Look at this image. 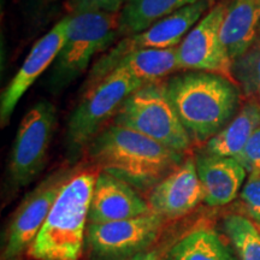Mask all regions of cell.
<instances>
[{"label": "cell", "mask_w": 260, "mask_h": 260, "mask_svg": "<svg viewBox=\"0 0 260 260\" xmlns=\"http://www.w3.org/2000/svg\"><path fill=\"white\" fill-rule=\"evenodd\" d=\"M87 154L100 170L139 190H152L183 162V153L116 124L90 142Z\"/></svg>", "instance_id": "cell-1"}, {"label": "cell", "mask_w": 260, "mask_h": 260, "mask_svg": "<svg viewBox=\"0 0 260 260\" xmlns=\"http://www.w3.org/2000/svg\"><path fill=\"white\" fill-rule=\"evenodd\" d=\"M168 96L191 140L209 141L235 117L240 93L230 79L183 71L165 82Z\"/></svg>", "instance_id": "cell-2"}, {"label": "cell", "mask_w": 260, "mask_h": 260, "mask_svg": "<svg viewBox=\"0 0 260 260\" xmlns=\"http://www.w3.org/2000/svg\"><path fill=\"white\" fill-rule=\"evenodd\" d=\"M98 174L82 171L65 183L27 254L35 260H80Z\"/></svg>", "instance_id": "cell-3"}, {"label": "cell", "mask_w": 260, "mask_h": 260, "mask_svg": "<svg viewBox=\"0 0 260 260\" xmlns=\"http://www.w3.org/2000/svg\"><path fill=\"white\" fill-rule=\"evenodd\" d=\"M68 18L67 38L48 76L54 94L67 89L88 69L95 54L109 50L119 38V14L87 12Z\"/></svg>", "instance_id": "cell-4"}, {"label": "cell", "mask_w": 260, "mask_h": 260, "mask_svg": "<svg viewBox=\"0 0 260 260\" xmlns=\"http://www.w3.org/2000/svg\"><path fill=\"white\" fill-rule=\"evenodd\" d=\"M113 124L132 129L174 151L184 153L191 139L169 99L165 84L142 86L125 100Z\"/></svg>", "instance_id": "cell-5"}, {"label": "cell", "mask_w": 260, "mask_h": 260, "mask_svg": "<svg viewBox=\"0 0 260 260\" xmlns=\"http://www.w3.org/2000/svg\"><path fill=\"white\" fill-rule=\"evenodd\" d=\"M145 86L134 77L113 71L87 89L71 112L67 128V147L71 155L87 149L90 142L115 118L119 109L135 90Z\"/></svg>", "instance_id": "cell-6"}, {"label": "cell", "mask_w": 260, "mask_h": 260, "mask_svg": "<svg viewBox=\"0 0 260 260\" xmlns=\"http://www.w3.org/2000/svg\"><path fill=\"white\" fill-rule=\"evenodd\" d=\"M211 4L212 0H199L193 5L161 18L138 34L123 38L94 64L84 84V89L92 88L109 76L117 63L126 54L140 50H167L177 47L191 28L209 12L207 10Z\"/></svg>", "instance_id": "cell-7"}, {"label": "cell", "mask_w": 260, "mask_h": 260, "mask_svg": "<svg viewBox=\"0 0 260 260\" xmlns=\"http://www.w3.org/2000/svg\"><path fill=\"white\" fill-rule=\"evenodd\" d=\"M57 126V110L47 100L35 104L19 123L9 160V180L14 189L37 180L46 165Z\"/></svg>", "instance_id": "cell-8"}, {"label": "cell", "mask_w": 260, "mask_h": 260, "mask_svg": "<svg viewBox=\"0 0 260 260\" xmlns=\"http://www.w3.org/2000/svg\"><path fill=\"white\" fill-rule=\"evenodd\" d=\"M165 219L157 213L117 222L88 223L86 248L88 260H130L157 241Z\"/></svg>", "instance_id": "cell-9"}, {"label": "cell", "mask_w": 260, "mask_h": 260, "mask_svg": "<svg viewBox=\"0 0 260 260\" xmlns=\"http://www.w3.org/2000/svg\"><path fill=\"white\" fill-rule=\"evenodd\" d=\"M74 175V171H58L27 194L6 228L2 260H19L28 253L60 190Z\"/></svg>", "instance_id": "cell-10"}, {"label": "cell", "mask_w": 260, "mask_h": 260, "mask_svg": "<svg viewBox=\"0 0 260 260\" xmlns=\"http://www.w3.org/2000/svg\"><path fill=\"white\" fill-rule=\"evenodd\" d=\"M226 6L217 4L191 28L177 46V61L181 71H205L232 80L233 60L220 39V28Z\"/></svg>", "instance_id": "cell-11"}, {"label": "cell", "mask_w": 260, "mask_h": 260, "mask_svg": "<svg viewBox=\"0 0 260 260\" xmlns=\"http://www.w3.org/2000/svg\"><path fill=\"white\" fill-rule=\"evenodd\" d=\"M68 21L64 17L53 25L50 31L35 42L27 58L17 73L2 93L0 99V123L2 126L9 124L12 112L21 98L37 82V80L53 65L63 47L67 38Z\"/></svg>", "instance_id": "cell-12"}, {"label": "cell", "mask_w": 260, "mask_h": 260, "mask_svg": "<svg viewBox=\"0 0 260 260\" xmlns=\"http://www.w3.org/2000/svg\"><path fill=\"white\" fill-rule=\"evenodd\" d=\"M204 201V190L195 160L188 158L151 190L148 205L152 212L165 220L181 218Z\"/></svg>", "instance_id": "cell-13"}, {"label": "cell", "mask_w": 260, "mask_h": 260, "mask_svg": "<svg viewBox=\"0 0 260 260\" xmlns=\"http://www.w3.org/2000/svg\"><path fill=\"white\" fill-rule=\"evenodd\" d=\"M152 212L134 187L105 171L98 174L90 200L88 223L125 220Z\"/></svg>", "instance_id": "cell-14"}, {"label": "cell", "mask_w": 260, "mask_h": 260, "mask_svg": "<svg viewBox=\"0 0 260 260\" xmlns=\"http://www.w3.org/2000/svg\"><path fill=\"white\" fill-rule=\"evenodd\" d=\"M198 176L204 190V203L217 207L236 199L245 183L246 169L230 157L201 153L195 158Z\"/></svg>", "instance_id": "cell-15"}, {"label": "cell", "mask_w": 260, "mask_h": 260, "mask_svg": "<svg viewBox=\"0 0 260 260\" xmlns=\"http://www.w3.org/2000/svg\"><path fill=\"white\" fill-rule=\"evenodd\" d=\"M260 34L259 0H233L226 6L220 39L233 61L245 54L258 41Z\"/></svg>", "instance_id": "cell-16"}, {"label": "cell", "mask_w": 260, "mask_h": 260, "mask_svg": "<svg viewBox=\"0 0 260 260\" xmlns=\"http://www.w3.org/2000/svg\"><path fill=\"white\" fill-rule=\"evenodd\" d=\"M260 126V105L248 103L218 134L206 142L205 153L235 158Z\"/></svg>", "instance_id": "cell-17"}, {"label": "cell", "mask_w": 260, "mask_h": 260, "mask_svg": "<svg viewBox=\"0 0 260 260\" xmlns=\"http://www.w3.org/2000/svg\"><path fill=\"white\" fill-rule=\"evenodd\" d=\"M180 70L177 47L167 50H140L126 54L117 63L113 71H121L141 83H158L169 75ZM112 71V73H113Z\"/></svg>", "instance_id": "cell-18"}, {"label": "cell", "mask_w": 260, "mask_h": 260, "mask_svg": "<svg viewBox=\"0 0 260 260\" xmlns=\"http://www.w3.org/2000/svg\"><path fill=\"white\" fill-rule=\"evenodd\" d=\"M199 0H126L119 14V38L132 37Z\"/></svg>", "instance_id": "cell-19"}, {"label": "cell", "mask_w": 260, "mask_h": 260, "mask_svg": "<svg viewBox=\"0 0 260 260\" xmlns=\"http://www.w3.org/2000/svg\"><path fill=\"white\" fill-rule=\"evenodd\" d=\"M167 260H235L220 236L210 228H199L171 246Z\"/></svg>", "instance_id": "cell-20"}, {"label": "cell", "mask_w": 260, "mask_h": 260, "mask_svg": "<svg viewBox=\"0 0 260 260\" xmlns=\"http://www.w3.org/2000/svg\"><path fill=\"white\" fill-rule=\"evenodd\" d=\"M223 226L240 260H260V230L256 223L241 214H230L224 218Z\"/></svg>", "instance_id": "cell-21"}, {"label": "cell", "mask_w": 260, "mask_h": 260, "mask_svg": "<svg viewBox=\"0 0 260 260\" xmlns=\"http://www.w3.org/2000/svg\"><path fill=\"white\" fill-rule=\"evenodd\" d=\"M232 76L247 96L256 98L260 102V39L233 61Z\"/></svg>", "instance_id": "cell-22"}, {"label": "cell", "mask_w": 260, "mask_h": 260, "mask_svg": "<svg viewBox=\"0 0 260 260\" xmlns=\"http://www.w3.org/2000/svg\"><path fill=\"white\" fill-rule=\"evenodd\" d=\"M126 0H67L65 9L69 15L104 12V14H121Z\"/></svg>", "instance_id": "cell-23"}, {"label": "cell", "mask_w": 260, "mask_h": 260, "mask_svg": "<svg viewBox=\"0 0 260 260\" xmlns=\"http://www.w3.org/2000/svg\"><path fill=\"white\" fill-rule=\"evenodd\" d=\"M240 199L247 214L255 223H260V174L249 175L240 191Z\"/></svg>", "instance_id": "cell-24"}, {"label": "cell", "mask_w": 260, "mask_h": 260, "mask_svg": "<svg viewBox=\"0 0 260 260\" xmlns=\"http://www.w3.org/2000/svg\"><path fill=\"white\" fill-rule=\"evenodd\" d=\"M235 159L249 175L260 174V126L251 136L245 147Z\"/></svg>", "instance_id": "cell-25"}, {"label": "cell", "mask_w": 260, "mask_h": 260, "mask_svg": "<svg viewBox=\"0 0 260 260\" xmlns=\"http://www.w3.org/2000/svg\"><path fill=\"white\" fill-rule=\"evenodd\" d=\"M161 255L162 252L159 248H151V251L148 248L130 260H161Z\"/></svg>", "instance_id": "cell-26"}, {"label": "cell", "mask_w": 260, "mask_h": 260, "mask_svg": "<svg viewBox=\"0 0 260 260\" xmlns=\"http://www.w3.org/2000/svg\"><path fill=\"white\" fill-rule=\"evenodd\" d=\"M256 225H258V228H259V230H260V223H256Z\"/></svg>", "instance_id": "cell-27"}, {"label": "cell", "mask_w": 260, "mask_h": 260, "mask_svg": "<svg viewBox=\"0 0 260 260\" xmlns=\"http://www.w3.org/2000/svg\"><path fill=\"white\" fill-rule=\"evenodd\" d=\"M161 260H167V259H165V258H164V259H161Z\"/></svg>", "instance_id": "cell-28"}, {"label": "cell", "mask_w": 260, "mask_h": 260, "mask_svg": "<svg viewBox=\"0 0 260 260\" xmlns=\"http://www.w3.org/2000/svg\"><path fill=\"white\" fill-rule=\"evenodd\" d=\"M259 2H260V0H259Z\"/></svg>", "instance_id": "cell-29"}]
</instances>
